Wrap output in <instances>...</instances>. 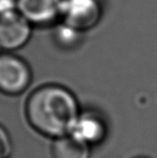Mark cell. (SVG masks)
Segmentation results:
<instances>
[{
    "mask_svg": "<svg viewBox=\"0 0 157 158\" xmlns=\"http://www.w3.org/2000/svg\"><path fill=\"white\" fill-rule=\"evenodd\" d=\"M70 134L93 147L102 143L107 135V125L101 115L92 110H81Z\"/></svg>",
    "mask_w": 157,
    "mask_h": 158,
    "instance_id": "cell-6",
    "label": "cell"
},
{
    "mask_svg": "<svg viewBox=\"0 0 157 158\" xmlns=\"http://www.w3.org/2000/svg\"><path fill=\"white\" fill-rule=\"evenodd\" d=\"M103 14L102 0H63L61 22L85 32L94 27Z\"/></svg>",
    "mask_w": 157,
    "mask_h": 158,
    "instance_id": "cell-3",
    "label": "cell"
},
{
    "mask_svg": "<svg viewBox=\"0 0 157 158\" xmlns=\"http://www.w3.org/2000/svg\"><path fill=\"white\" fill-rule=\"evenodd\" d=\"M0 158H1V157H0Z\"/></svg>",
    "mask_w": 157,
    "mask_h": 158,
    "instance_id": "cell-12",
    "label": "cell"
},
{
    "mask_svg": "<svg viewBox=\"0 0 157 158\" xmlns=\"http://www.w3.org/2000/svg\"><path fill=\"white\" fill-rule=\"evenodd\" d=\"M33 25L18 10L0 14V52H13L30 40Z\"/></svg>",
    "mask_w": 157,
    "mask_h": 158,
    "instance_id": "cell-4",
    "label": "cell"
},
{
    "mask_svg": "<svg viewBox=\"0 0 157 158\" xmlns=\"http://www.w3.org/2000/svg\"><path fill=\"white\" fill-rule=\"evenodd\" d=\"M82 34H83V32L77 30V29L63 22L57 25L54 32L56 42L62 47H72L74 45L78 44Z\"/></svg>",
    "mask_w": 157,
    "mask_h": 158,
    "instance_id": "cell-8",
    "label": "cell"
},
{
    "mask_svg": "<svg viewBox=\"0 0 157 158\" xmlns=\"http://www.w3.org/2000/svg\"><path fill=\"white\" fill-rule=\"evenodd\" d=\"M91 148L68 134L52 141L51 154L53 158H90Z\"/></svg>",
    "mask_w": 157,
    "mask_h": 158,
    "instance_id": "cell-7",
    "label": "cell"
},
{
    "mask_svg": "<svg viewBox=\"0 0 157 158\" xmlns=\"http://www.w3.org/2000/svg\"><path fill=\"white\" fill-rule=\"evenodd\" d=\"M24 110L33 130L54 140L70 134L81 108L71 90L58 84H45L29 94Z\"/></svg>",
    "mask_w": 157,
    "mask_h": 158,
    "instance_id": "cell-1",
    "label": "cell"
},
{
    "mask_svg": "<svg viewBox=\"0 0 157 158\" xmlns=\"http://www.w3.org/2000/svg\"><path fill=\"white\" fill-rule=\"evenodd\" d=\"M17 10L33 26H46L61 17L63 0H16Z\"/></svg>",
    "mask_w": 157,
    "mask_h": 158,
    "instance_id": "cell-5",
    "label": "cell"
},
{
    "mask_svg": "<svg viewBox=\"0 0 157 158\" xmlns=\"http://www.w3.org/2000/svg\"><path fill=\"white\" fill-rule=\"evenodd\" d=\"M32 72L27 62L13 52H0V92L17 96L28 89Z\"/></svg>",
    "mask_w": 157,
    "mask_h": 158,
    "instance_id": "cell-2",
    "label": "cell"
},
{
    "mask_svg": "<svg viewBox=\"0 0 157 158\" xmlns=\"http://www.w3.org/2000/svg\"><path fill=\"white\" fill-rule=\"evenodd\" d=\"M13 150V143L9 132L0 123V157L9 158Z\"/></svg>",
    "mask_w": 157,
    "mask_h": 158,
    "instance_id": "cell-9",
    "label": "cell"
},
{
    "mask_svg": "<svg viewBox=\"0 0 157 158\" xmlns=\"http://www.w3.org/2000/svg\"><path fill=\"white\" fill-rule=\"evenodd\" d=\"M17 10L16 0H0V14Z\"/></svg>",
    "mask_w": 157,
    "mask_h": 158,
    "instance_id": "cell-10",
    "label": "cell"
},
{
    "mask_svg": "<svg viewBox=\"0 0 157 158\" xmlns=\"http://www.w3.org/2000/svg\"><path fill=\"white\" fill-rule=\"evenodd\" d=\"M137 158H146V157H137Z\"/></svg>",
    "mask_w": 157,
    "mask_h": 158,
    "instance_id": "cell-11",
    "label": "cell"
}]
</instances>
